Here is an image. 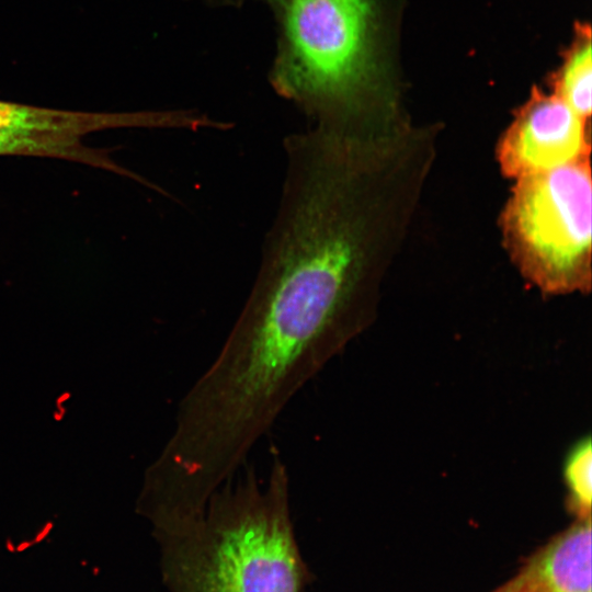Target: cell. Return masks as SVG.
Masks as SVG:
<instances>
[{
  "label": "cell",
  "mask_w": 592,
  "mask_h": 592,
  "mask_svg": "<svg viewBox=\"0 0 592 592\" xmlns=\"http://www.w3.org/2000/svg\"><path fill=\"white\" fill-rule=\"evenodd\" d=\"M591 516L576 519L492 592H591Z\"/></svg>",
  "instance_id": "cell-6"
},
{
  "label": "cell",
  "mask_w": 592,
  "mask_h": 592,
  "mask_svg": "<svg viewBox=\"0 0 592 592\" xmlns=\"http://www.w3.org/2000/svg\"><path fill=\"white\" fill-rule=\"evenodd\" d=\"M166 121L163 112L91 113L0 101V156L64 159L143 182L107 150L90 147L83 139L111 128H163Z\"/></svg>",
  "instance_id": "cell-4"
},
{
  "label": "cell",
  "mask_w": 592,
  "mask_h": 592,
  "mask_svg": "<svg viewBox=\"0 0 592 592\" xmlns=\"http://www.w3.org/2000/svg\"><path fill=\"white\" fill-rule=\"evenodd\" d=\"M374 0H286L273 84L316 126L343 132L382 73Z\"/></svg>",
  "instance_id": "cell-2"
},
{
  "label": "cell",
  "mask_w": 592,
  "mask_h": 592,
  "mask_svg": "<svg viewBox=\"0 0 592 592\" xmlns=\"http://www.w3.org/2000/svg\"><path fill=\"white\" fill-rule=\"evenodd\" d=\"M588 125L553 92L533 88L498 144L503 173L519 179L590 158Z\"/></svg>",
  "instance_id": "cell-5"
},
{
  "label": "cell",
  "mask_w": 592,
  "mask_h": 592,
  "mask_svg": "<svg viewBox=\"0 0 592 592\" xmlns=\"http://www.w3.org/2000/svg\"><path fill=\"white\" fill-rule=\"evenodd\" d=\"M551 92L589 123L592 106V44L589 24H578L550 79Z\"/></svg>",
  "instance_id": "cell-7"
},
{
  "label": "cell",
  "mask_w": 592,
  "mask_h": 592,
  "mask_svg": "<svg viewBox=\"0 0 592 592\" xmlns=\"http://www.w3.org/2000/svg\"><path fill=\"white\" fill-rule=\"evenodd\" d=\"M563 475L569 491V508L577 519L591 516L592 446L589 437L581 440L570 451Z\"/></svg>",
  "instance_id": "cell-8"
},
{
  "label": "cell",
  "mask_w": 592,
  "mask_h": 592,
  "mask_svg": "<svg viewBox=\"0 0 592 592\" xmlns=\"http://www.w3.org/2000/svg\"><path fill=\"white\" fill-rule=\"evenodd\" d=\"M171 592H304L311 573L291 516L287 466L248 469L194 515L155 523Z\"/></svg>",
  "instance_id": "cell-1"
},
{
  "label": "cell",
  "mask_w": 592,
  "mask_h": 592,
  "mask_svg": "<svg viewBox=\"0 0 592 592\" xmlns=\"http://www.w3.org/2000/svg\"><path fill=\"white\" fill-rule=\"evenodd\" d=\"M590 158L517 179L502 215L522 274L550 294L591 288Z\"/></svg>",
  "instance_id": "cell-3"
}]
</instances>
